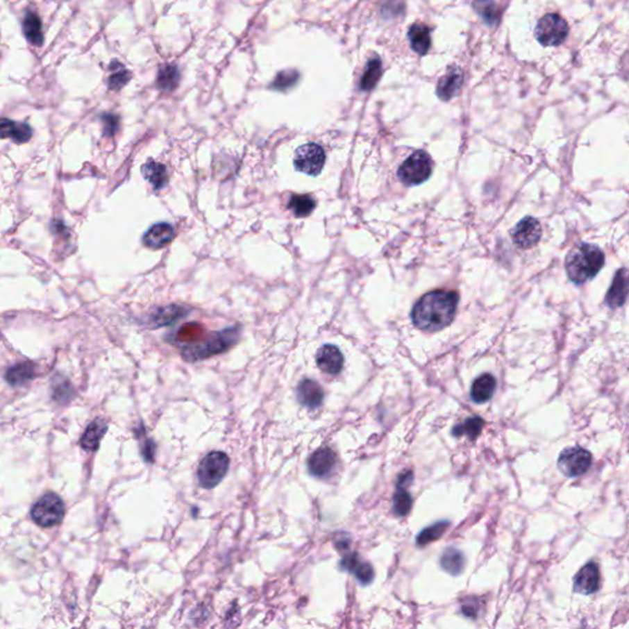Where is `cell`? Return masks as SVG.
<instances>
[{"instance_id":"29","label":"cell","mask_w":629,"mask_h":629,"mask_svg":"<svg viewBox=\"0 0 629 629\" xmlns=\"http://www.w3.org/2000/svg\"><path fill=\"white\" fill-rule=\"evenodd\" d=\"M383 74V63L379 57H374L370 59L362 76L360 81V89L363 91H370L374 89L376 84L379 83L380 78Z\"/></svg>"},{"instance_id":"34","label":"cell","mask_w":629,"mask_h":629,"mask_svg":"<svg viewBox=\"0 0 629 629\" xmlns=\"http://www.w3.org/2000/svg\"><path fill=\"white\" fill-rule=\"evenodd\" d=\"M299 81V73L296 70H283L276 76V79L271 84L272 90L287 91L293 87Z\"/></svg>"},{"instance_id":"36","label":"cell","mask_w":629,"mask_h":629,"mask_svg":"<svg viewBox=\"0 0 629 629\" xmlns=\"http://www.w3.org/2000/svg\"><path fill=\"white\" fill-rule=\"evenodd\" d=\"M135 434H137V437L140 440V453L143 456V459L146 461V462H154V456H155V443L149 439V437L145 435V429L143 424H140V427L138 429H135Z\"/></svg>"},{"instance_id":"22","label":"cell","mask_w":629,"mask_h":629,"mask_svg":"<svg viewBox=\"0 0 629 629\" xmlns=\"http://www.w3.org/2000/svg\"><path fill=\"white\" fill-rule=\"evenodd\" d=\"M106 432L107 423L103 419L97 418L95 421H91L81 439V448L85 451H97Z\"/></svg>"},{"instance_id":"28","label":"cell","mask_w":629,"mask_h":629,"mask_svg":"<svg viewBox=\"0 0 629 629\" xmlns=\"http://www.w3.org/2000/svg\"><path fill=\"white\" fill-rule=\"evenodd\" d=\"M440 567L451 576H460L464 568V557L462 552L453 547L445 549L440 557Z\"/></svg>"},{"instance_id":"19","label":"cell","mask_w":629,"mask_h":629,"mask_svg":"<svg viewBox=\"0 0 629 629\" xmlns=\"http://www.w3.org/2000/svg\"><path fill=\"white\" fill-rule=\"evenodd\" d=\"M341 568L343 571H351L360 584L368 585L374 580V569L371 565L365 562H360L355 553L348 555L342 560Z\"/></svg>"},{"instance_id":"32","label":"cell","mask_w":629,"mask_h":629,"mask_svg":"<svg viewBox=\"0 0 629 629\" xmlns=\"http://www.w3.org/2000/svg\"><path fill=\"white\" fill-rule=\"evenodd\" d=\"M485 426V421L480 417H473L469 418L467 421H464L462 424H459L453 429V434L455 437H461V435H467L469 439L473 440L480 435L482 432V428Z\"/></svg>"},{"instance_id":"10","label":"cell","mask_w":629,"mask_h":629,"mask_svg":"<svg viewBox=\"0 0 629 629\" xmlns=\"http://www.w3.org/2000/svg\"><path fill=\"white\" fill-rule=\"evenodd\" d=\"M541 235H542L541 224H539V220L533 217L523 218L512 230V239L514 244L523 250H528V249L537 245L539 241L541 240Z\"/></svg>"},{"instance_id":"13","label":"cell","mask_w":629,"mask_h":629,"mask_svg":"<svg viewBox=\"0 0 629 629\" xmlns=\"http://www.w3.org/2000/svg\"><path fill=\"white\" fill-rule=\"evenodd\" d=\"M600 587V571L595 563H587L574 578V590L584 595L594 594Z\"/></svg>"},{"instance_id":"27","label":"cell","mask_w":629,"mask_h":629,"mask_svg":"<svg viewBox=\"0 0 629 629\" xmlns=\"http://www.w3.org/2000/svg\"><path fill=\"white\" fill-rule=\"evenodd\" d=\"M22 31L27 41L33 46H42L43 33L41 19L33 11H27L26 15L22 22Z\"/></svg>"},{"instance_id":"20","label":"cell","mask_w":629,"mask_h":629,"mask_svg":"<svg viewBox=\"0 0 629 629\" xmlns=\"http://www.w3.org/2000/svg\"><path fill=\"white\" fill-rule=\"evenodd\" d=\"M413 480V473L407 472L402 475L397 483V492L394 496V512L397 517H405L412 509V496L408 492L405 491L407 485L411 483Z\"/></svg>"},{"instance_id":"12","label":"cell","mask_w":629,"mask_h":629,"mask_svg":"<svg viewBox=\"0 0 629 629\" xmlns=\"http://www.w3.org/2000/svg\"><path fill=\"white\" fill-rule=\"evenodd\" d=\"M337 464V455L332 448H320L311 453L308 461L309 471L314 477H325L335 469Z\"/></svg>"},{"instance_id":"11","label":"cell","mask_w":629,"mask_h":629,"mask_svg":"<svg viewBox=\"0 0 629 629\" xmlns=\"http://www.w3.org/2000/svg\"><path fill=\"white\" fill-rule=\"evenodd\" d=\"M316 364L321 371L328 375H337L341 373L344 358L338 347L333 344H325L316 354Z\"/></svg>"},{"instance_id":"23","label":"cell","mask_w":629,"mask_h":629,"mask_svg":"<svg viewBox=\"0 0 629 629\" xmlns=\"http://www.w3.org/2000/svg\"><path fill=\"white\" fill-rule=\"evenodd\" d=\"M496 381L491 374H483L473 381L471 387V399L476 403H485L492 399L496 389Z\"/></svg>"},{"instance_id":"18","label":"cell","mask_w":629,"mask_h":629,"mask_svg":"<svg viewBox=\"0 0 629 629\" xmlns=\"http://www.w3.org/2000/svg\"><path fill=\"white\" fill-rule=\"evenodd\" d=\"M188 314H190V309H187L185 306L169 305V306H165V308L156 310L151 314L149 319L150 326L153 328L170 326Z\"/></svg>"},{"instance_id":"24","label":"cell","mask_w":629,"mask_h":629,"mask_svg":"<svg viewBox=\"0 0 629 629\" xmlns=\"http://www.w3.org/2000/svg\"><path fill=\"white\" fill-rule=\"evenodd\" d=\"M408 40H410L411 49L416 53L421 54V56L428 53L430 44H432L429 27L426 26L424 24H419V22L412 25L408 31Z\"/></svg>"},{"instance_id":"21","label":"cell","mask_w":629,"mask_h":629,"mask_svg":"<svg viewBox=\"0 0 629 629\" xmlns=\"http://www.w3.org/2000/svg\"><path fill=\"white\" fill-rule=\"evenodd\" d=\"M627 290H628L627 271L623 268L617 272L616 277L613 279L612 285L606 295V304L611 306L612 309L622 306L627 299V293H628Z\"/></svg>"},{"instance_id":"31","label":"cell","mask_w":629,"mask_h":629,"mask_svg":"<svg viewBox=\"0 0 629 629\" xmlns=\"http://www.w3.org/2000/svg\"><path fill=\"white\" fill-rule=\"evenodd\" d=\"M288 207L289 209L293 210L295 217L305 218L309 214L312 213V210L316 207V202H314V198L311 197V196H308V194L293 196L289 201Z\"/></svg>"},{"instance_id":"16","label":"cell","mask_w":629,"mask_h":629,"mask_svg":"<svg viewBox=\"0 0 629 629\" xmlns=\"http://www.w3.org/2000/svg\"><path fill=\"white\" fill-rule=\"evenodd\" d=\"M33 137V128L26 123L15 122L8 118H0V139H11L17 144H24Z\"/></svg>"},{"instance_id":"25","label":"cell","mask_w":629,"mask_h":629,"mask_svg":"<svg viewBox=\"0 0 629 629\" xmlns=\"http://www.w3.org/2000/svg\"><path fill=\"white\" fill-rule=\"evenodd\" d=\"M36 376V365L33 362H24L8 369L6 380L11 386H22Z\"/></svg>"},{"instance_id":"14","label":"cell","mask_w":629,"mask_h":629,"mask_svg":"<svg viewBox=\"0 0 629 629\" xmlns=\"http://www.w3.org/2000/svg\"><path fill=\"white\" fill-rule=\"evenodd\" d=\"M296 395H298L299 402L304 407H308L311 410L319 408L325 399L324 389L312 379L303 380L299 384Z\"/></svg>"},{"instance_id":"1","label":"cell","mask_w":629,"mask_h":629,"mask_svg":"<svg viewBox=\"0 0 629 629\" xmlns=\"http://www.w3.org/2000/svg\"><path fill=\"white\" fill-rule=\"evenodd\" d=\"M240 338V327H228L223 331L207 332L201 324L190 322L166 336V341L181 351L187 362H197L228 351Z\"/></svg>"},{"instance_id":"6","label":"cell","mask_w":629,"mask_h":629,"mask_svg":"<svg viewBox=\"0 0 629 629\" xmlns=\"http://www.w3.org/2000/svg\"><path fill=\"white\" fill-rule=\"evenodd\" d=\"M65 503L56 493H47L33 505L31 517L42 528H52L65 517Z\"/></svg>"},{"instance_id":"37","label":"cell","mask_w":629,"mask_h":629,"mask_svg":"<svg viewBox=\"0 0 629 629\" xmlns=\"http://www.w3.org/2000/svg\"><path fill=\"white\" fill-rule=\"evenodd\" d=\"M112 70V75L108 78V86L111 90H121L131 79V73L119 63L118 68Z\"/></svg>"},{"instance_id":"39","label":"cell","mask_w":629,"mask_h":629,"mask_svg":"<svg viewBox=\"0 0 629 629\" xmlns=\"http://www.w3.org/2000/svg\"><path fill=\"white\" fill-rule=\"evenodd\" d=\"M477 611L478 610L475 606V601H469V603L462 605V607H461V612L464 613V616L472 617V619H476Z\"/></svg>"},{"instance_id":"9","label":"cell","mask_w":629,"mask_h":629,"mask_svg":"<svg viewBox=\"0 0 629 629\" xmlns=\"http://www.w3.org/2000/svg\"><path fill=\"white\" fill-rule=\"evenodd\" d=\"M592 453L580 446L563 450L558 459L560 472L567 477H579L587 473L592 464Z\"/></svg>"},{"instance_id":"8","label":"cell","mask_w":629,"mask_h":629,"mask_svg":"<svg viewBox=\"0 0 629 629\" xmlns=\"http://www.w3.org/2000/svg\"><path fill=\"white\" fill-rule=\"evenodd\" d=\"M325 162V151L320 145L314 143L301 145L294 155V165L296 170L301 171L310 176L319 175Z\"/></svg>"},{"instance_id":"7","label":"cell","mask_w":629,"mask_h":629,"mask_svg":"<svg viewBox=\"0 0 629 629\" xmlns=\"http://www.w3.org/2000/svg\"><path fill=\"white\" fill-rule=\"evenodd\" d=\"M569 33V26L558 14H547L539 20L535 35L542 46H560Z\"/></svg>"},{"instance_id":"33","label":"cell","mask_w":629,"mask_h":629,"mask_svg":"<svg viewBox=\"0 0 629 629\" xmlns=\"http://www.w3.org/2000/svg\"><path fill=\"white\" fill-rule=\"evenodd\" d=\"M448 525H450L448 521H439L429 528H424L417 537V544L421 547V546H427V544H432L434 541L440 539L448 530Z\"/></svg>"},{"instance_id":"38","label":"cell","mask_w":629,"mask_h":629,"mask_svg":"<svg viewBox=\"0 0 629 629\" xmlns=\"http://www.w3.org/2000/svg\"><path fill=\"white\" fill-rule=\"evenodd\" d=\"M102 122H103V133L106 137H112L116 133L119 124V119L117 116L111 115V113H105L101 116Z\"/></svg>"},{"instance_id":"15","label":"cell","mask_w":629,"mask_h":629,"mask_svg":"<svg viewBox=\"0 0 629 629\" xmlns=\"http://www.w3.org/2000/svg\"><path fill=\"white\" fill-rule=\"evenodd\" d=\"M464 76L461 70L458 67H450L446 74L442 76V79L437 83V95L440 100L448 101L453 99L462 85Z\"/></svg>"},{"instance_id":"3","label":"cell","mask_w":629,"mask_h":629,"mask_svg":"<svg viewBox=\"0 0 629 629\" xmlns=\"http://www.w3.org/2000/svg\"><path fill=\"white\" fill-rule=\"evenodd\" d=\"M605 265V255L600 247L580 244L571 249L565 258V271L571 282L584 284L597 276Z\"/></svg>"},{"instance_id":"4","label":"cell","mask_w":629,"mask_h":629,"mask_svg":"<svg viewBox=\"0 0 629 629\" xmlns=\"http://www.w3.org/2000/svg\"><path fill=\"white\" fill-rule=\"evenodd\" d=\"M229 456L221 451L209 453L198 467L197 477L199 485L206 489H212L223 480L229 471Z\"/></svg>"},{"instance_id":"26","label":"cell","mask_w":629,"mask_h":629,"mask_svg":"<svg viewBox=\"0 0 629 629\" xmlns=\"http://www.w3.org/2000/svg\"><path fill=\"white\" fill-rule=\"evenodd\" d=\"M142 174L155 190H162L169 183V174L165 166L156 161L149 160L142 167Z\"/></svg>"},{"instance_id":"17","label":"cell","mask_w":629,"mask_h":629,"mask_svg":"<svg viewBox=\"0 0 629 629\" xmlns=\"http://www.w3.org/2000/svg\"><path fill=\"white\" fill-rule=\"evenodd\" d=\"M175 229L171 224L160 223L150 228L149 231L143 237V244L153 250H159L169 245L174 240Z\"/></svg>"},{"instance_id":"30","label":"cell","mask_w":629,"mask_h":629,"mask_svg":"<svg viewBox=\"0 0 629 629\" xmlns=\"http://www.w3.org/2000/svg\"><path fill=\"white\" fill-rule=\"evenodd\" d=\"M178 81H180V73L177 70L176 65H167L161 67L159 75H158V86L160 87L161 90H175Z\"/></svg>"},{"instance_id":"5","label":"cell","mask_w":629,"mask_h":629,"mask_svg":"<svg viewBox=\"0 0 629 629\" xmlns=\"http://www.w3.org/2000/svg\"><path fill=\"white\" fill-rule=\"evenodd\" d=\"M433 161L424 150H418L399 169V178L407 186H416L427 181L432 175Z\"/></svg>"},{"instance_id":"2","label":"cell","mask_w":629,"mask_h":629,"mask_svg":"<svg viewBox=\"0 0 629 629\" xmlns=\"http://www.w3.org/2000/svg\"><path fill=\"white\" fill-rule=\"evenodd\" d=\"M460 296L451 290H433L423 295L412 310V322L421 331L444 330L453 322Z\"/></svg>"},{"instance_id":"35","label":"cell","mask_w":629,"mask_h":629,"mask_svg":"<svg viewBox=\"0 0 629 629\" xmlns=\"http://www.w3.org/2000/svg\"><path fill=\"white\" fill-rule=\"evenodd\" d=\"M73 387L69 381L65 378H54L53 385H52V397L54 401L59 403L68 402L72 397Z\"/></svg>"}]
</instances>
